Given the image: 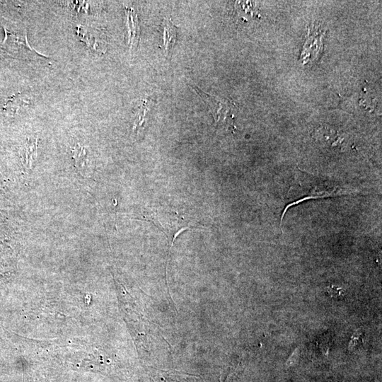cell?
<instances>
[{
  "label": "cell",
  "instance_id": "obj_1",
  "mask_svg": "<svg viewBox=\"0 0 382 382\" xmlns=\"http://www.w3.org/2000/svg\"><path fill=\"white\" fill-rule=\"evenodd\" d=\"M4 30V38L0 42V50L10 57L24 61H45L49 57L41 54L33 49L28 43L27 30L21 23H2Z\"/></svg>",
  "mask_w": 382,
  "mask_h": 382
},
{
  "label": "cell",
  "instance_id": "obj_2",
  "mask_svg": "<svg viewBox=\"0 0 382 382\" xmlns=\"http://www.w3.org/2000/svg\"><path fill=\"white\" fill-rule=\"evenodd\" d=\"M197 93L203 99L207 105L210 112L212 113L216 125H220L225 124L228 116L231 106L230 103H226L202 91L199 87L192 86Z\"/></svg>",
  "mask_w": 382,
  "mask_h": 382
},
{
  "label": "cell",
  "instance_id": "obj_3",
  "mask_svg": "<svg viewBox=\"0 0 382 382\" xmlns=\"http://www.w3.org/2000/svg\"><path fill=\"white\" fill-rule=\"evenodd\" d=\"M163 28V47L166 54H169L174 47L177 38V28L169 19L164 18L162 22Z\"/></svg>",
  "mask_w": 382,
  "mask_h": 382
},
{
  "label": "cell",
  "instance_id": "obj_4",
  "mask_svg": "<svg viewBox=\"0 0 382 382\" xmlns=\"http://www.w3.org/2000/svg\"><path fill=\"white\" fill-rule=\"evenodd\" d=\"M127 18V28H128V36L129 42L132 46L136 42V40L138 42L139 38L137 37L138 35V21L137 15L134 14V11L131 8H126Z\"/></svg>",
  "mask_w": 382,
  "mask_h": 382
},
{
  "label": "cell",
  "instance_id": "obj_5",
  "mask_svg": "<svg viewBox=\"0 0 382 382\" xmlns=\"http://www.w3.org/2000/svg\"><path fill=\"white\" fill-rule=\"evenodd\" d=\"M37 149V139H30L28 140L24 153V162L27 169H30L35 158Z\"/></svg>",
  "mask_w": 382,
  "mask_h": 382
},
{
  "label": "cell",
  "instance_id": "obj_6",
  "mask_svg": "<svg viewBox=\"0 0 382 382\" xmlns=\"http://www.w3.org/2000/svg\"><path fill=\"white\" fill-rule=\"evenodd\" d=\"M72 153L76 166L82 172L85 169L87 160V151L86 149L80 145H76L72 149Z\"/></svg>",
  "mask_w": 382,
  "mask_h": 382
},
{
  "label": "cell",
  "instance_id": "obj_7",
  "mask_svg": "<svg viewBox=\"0 0 382 382\" xmlns=\"http://www.w3.org/2000/svg\"><path fill=\"white\" fill-rule=\"evenodd\" d=\"M328 292L332 296H340L342 294V289L335 286L328 287Z\"/></svg>",
  "mask_w": 382,
  "mask_h": 382
}]
</instances>
